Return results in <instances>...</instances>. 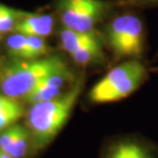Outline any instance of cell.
Segmentation results:
<instances>
[{"label": "cell", "instance_id": "4", "mask_svg": "<svg viewBox=\"0 0 158 158\" xmlns=\"http://www.w3.org/2000/svg\"><path fill=\"white\" fill-rule=\"evenodd\" d=\"M147 78V68L140 60H124L94 85L88 98L94 104L117 102L134 94Z\"/></svg>", "mask_w": 158, "mask_h": 158}, {"label": "cell", "instance_id": "2", "mask_svg": "<svg viewBox=\"0 0 158 158\" xmlns=\"http://www.w3.org/2000/svg\"><path fill=\"white\" fill-rule=\"evenodd\" d=\"M102 34L105 45L117 61L140 60L146 48L144 22L131 8L112 15L105 23Z\"/></svg>", "mask_w": 158, "mask_h": 158}, {"label": "cell", "instance_id": "17", "mask_svg": "<svg viewBox=\"0 0 158 158\" xmlns=\"http://www.w3.org/2000/svg\"><path fill=\"white\" fill-rule=\"evenodd\" d=\"M0 158H12L10 155H8L7 153H5L4 151L0 150Z\"/></svg>", "mask_w": 158, "mask_h": 158}, {"label": "cell", "instance_id": "3", "mask_svg": "<svg viewBox=\"0 0 158 158\" xmlns=\"http://www.w3.org/2000/svg\"><path fill=\"white\" fill-rule=\"evenodd\" d=\"M67 67L59 56L36 60H17L0 72V89L12 99L25 98L48 75Z\"/></svg>", "mask_w": 158, "mask_h": 158}, {"label": "cell", "instance_id": "13", "mask_svg": "<svg viewBox=\"0 0 158 158\" xmlns=\"http://www.w3.org/2000/svg\"><path fill=\"white\" fill-rule=\"evenodd\" d=\"M24 12L0 4V39L8 32H14L15 25Z\"/></svg>", "mask_w": 158, "mask_h": 158}, {"label": "cell", "instance_id": "11", "mask_svg": "<svg viewBox=\"0 0 158 158\" xmlns=\"http://www.w3.org/2000/svg\"><path fill=\"white\" fill-rule=\"evenodd\" d=\"M107 158H153L151 154L135 142H121L115 145Z\"/></svg>", "mask_w": 158, "mask_h": 158}, {"label": "cell", "instance_id": "6", "mask_svg": "<svg viewBox=\"0 0 158 158\" xmlns=\"http://www.w3.org/2000/svg\"><path fill=\"white\" fill-rule=\"evenodd\" d=\"M73 81L74 77L72 72L68 67H65L44 78L24 99L31 105L56 99L64 94L63 90L66 84Z\"/></svg>", "mask_w": 158, "mask_h": 158}, {"label": "cell", "instance_id": "1", "mask_svg": "<svg viewBox=\"0 0 158 158\" xmlns=\"http://www.w3.org/2000/svg\"><path fill=\"white\" fill-rule=\"evenodd\" d=\"M83 87V78L56 99L33 104L27 114V128L36 148L50 143L70 117Z\"/></svg>", "mask_w": 158, "mask_h": 158}, {"label": "cell", "instance_id": "8", "mask_svg": "<svg viewBox=\"0 0 158 158\" xmlns=\"http://www.w3.org/2000/svg\"><path fill=\"white\" fill-rule=\"evenodd\" d=\"M102 38V32H99L98 30L90 32H80L63 27V29L60 31V45L68 55H71L79 47Z\"/></svg>", "mask_w": 158, "mask_h": 158}, {"label": "cell", "instance_id": "10", "mask_svg": "<svg viewBox=\"0 0 158 158\" xmlns=\"http://www.w3.org/2000/svg\"><path fill=\"white\" fill-rule=\"evenodd\" d=\"M24 114V108L17 99L0 94V132L14 125Z\"/></svg>", "mask_w": 158, "mask_h": 158}, {"label": "cell", "instance_id": "9", "mask_svg": "<svg viewBox=\"0 0 158 158\" xmlns=\"http://www.w3.org/2000/svg\"><path fill=\"white\" fill-rule=\"evenodd\" d=\"M105 46V41L103 37L102 39L79 47L69 56H71L75 64L83 66V67L93 64H100L105 60V53H104Z\"/></svg>", "mask_w": 158, "mask_h": 158}, {"label": "cell", "instance_id": "5", "mask_svg": "<svg viewBox=\"0 0 158 158\" xmlns=\"http://www.w3.org/2000/svg\"><path fill=\"white\" fill-rule=\"evenodd\" d=\"M117 8L109 0H59L58 11L63 27L90 32L111 17Z\"/></svg>", "mask_w": 158, "mask_h": 158}, {"label": "cell", "instance_id": "14", "mask_svg": "<svg viewBox=\"0 0 158 158\" xmlns=\"http://www.w3.org/2000/svg\"><path fill=\"white\" fill-rule=\"evenodd\" d=\"M6 49L11 58L17 60H27V35L21 33H15L10 35L6 39Z\"/></svg>", "mask_w": 158, "mask_h": 158}, {"label": "cell", "instance_id": "7", "mask_svg": "<svg viewBox=\"0 0 158 158\" xmlns=\"http://www.w3.org/2000/svg\"><path fill=\"white\" fill-rule=\"evenodd\" d=\"M53 28H55V19L52 15L24 12L23 17L15 25L14 32L45 38L52 35Z\"/></svg>", "mask_w": 158, "mask_h": 158}, {"label": "cell", "instance_id": "16", "mask_svg": "<svg viewBox=\"0 0 158 158\" xmlns=\"http://www.w3.org/2000/svg\"><path fill=\"white\" fill-rule=\"evenodd\" d=\"M117 8L158 7V0H109Z\"/></svg>", "mask_w": 158, "mask_h": 158}, {"label": "cell", "instance_id": "12", "mask_svg": "<svg viewBox=\"0 0 158 158\" xmlns=\"http://www.w3.org/2000/svg\"><path fill=\"white\" fill-rule=\"evenodd\" d=\"M30 132L28 128L20 124H15V131L14 138L9 144L5 153L12 158H23L27 154L30 141Z\"/></svg>", "mask_w": 158, "mask_h": 158}, {"label": "cell", "instance_id": "15", "mask_svg": "<svg viewBox=\"0 0 158 158\" xmlns=\"http://www.w3.org/2000/svg\"><path fill=\"white\" fill-rule=\"evenodd\" d=\"M27 40H28L27 60H36L47 56V53L49 52V46L47 45L44 37L27 35Z\"/></svg>", "mask_w": 158, "mask_h": 158}]
</instances>
